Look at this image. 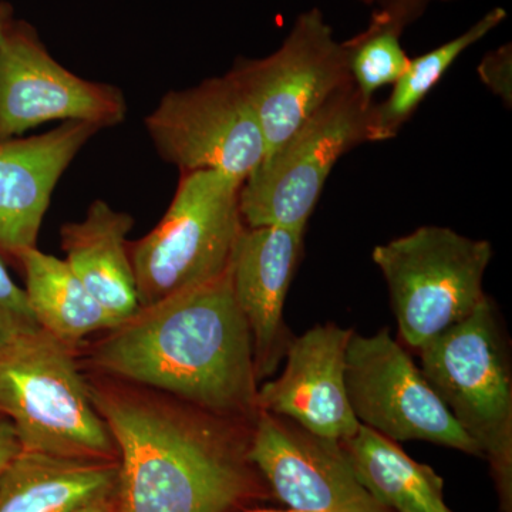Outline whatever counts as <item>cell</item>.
Returning <instances> with one entry per match:
<instances>
[{
  "mask_svg": "<svg viewBox=\"0 0 512 512\" xmlns=\"http://www.w3.org/2000/svg\"><path fill=\"white\" fill-rule=\"evenodd\" d=\"M241 181L218 171L181 173L170 207L138 241L128 242L140 308L214 281L231 264L245 228Z\"/></svg>",
  "mask_w": 512,
  "mask_h": 512,
  "instance_id": "cell-5",
  "label": "cell"
},
{
  "mask_svg": "<svg viewBox=\"0 0 512 512\" xmlns=\"http://www.w3.org/2000/svg\"><path fill=\"white\" fill-rule=\"evenodd\" d=\"M94 366L225 419L254 423L258 377L251 332L228 271L214 281L140 308L107 330Z\"/></svg>",
  "mask_w": 512,
  "mask_h": 512,
  "instance_id": "cell-2",
  "label": "cell"
},
{
  "mask_svg": "<svg viewBox=\"0 0 512 512\" xmlns=\"http://www.w3.org/2000/svg\"><path fill=\"white\" fill-rule=\"evenodd\" d=\"M100 130L66 121L40 136L0 141V255L16 261L37 247L57 183Z\"/></svg>",
  "mask_w": 512,
  "mask_h": 512,
  "instance_id": "cell-14",
  "label": "cell"
},
{
  "mask_svg": "<svg viewBox=\"0 0 512 512\" xmlns=\"http://www.w3.org/2000/svg\"><path fill=\"white\" fill-rule=\"evenodd\" d=\"M505 18L507 12L503 8H494L463 35L426 55L410 59L409 66L394 83L389 99L382 104H375L370 141H384L396 136L397 131L409 120L424 97L440 82L458 57L497 28Z\"/></svg>",
  "mask_w": 512,
  "mask_h": 512,
  "instance_id": "cell-20",
  "label": "cell"
},
{
  "mask_svg": "<svg viewBox=\"0 0 512 512\" xmlns=\"http://www.w3.org/2000/svg\"><path fill=\"white\" fill-rule=\"evenodd\" d=\"M144 124L158 156L180 173L218 171L244 183L265 158L258 119L229 74L164 94Z\"/></svg>",
  "mask_w": 512,
  "mask_h": 512,
  "instance_id": "cell-9",
  "label": "cell"
},
{
  "mask_svg": "<svg viewBox=\"0 0 512 512\" xmlns=\"http://www.w3.org/2000/svg\"><path fill=\"white\" fill-rule=\"evenodd\" d=\"M373 109L352 83L265 156L239 192L245 227L305 231L339 158L372 138Z\"/></svg>",
  "mask_w": 512,
  "mask_h": 512,
  "instance_id": "cell-7",
  "label": "cell"
},
{
  "mask_svg": "<svg viewBox=\"0 0 512 512\" xmlns=\"http://www.w3.org/2000/svg\"><path fill=\"white\" fill-rule=\"evenodd\" d=\"M419 352L427 382L490 463L501 510L512 512V382L493 302Z\"/></svg>",
  "mask_w": 512,
  "mask_h": 512,
  "instance_id": "cell-4",
  "label": "cell"
},
{
  "mask_svg": "<svg viewBox=\"0 0 512 512\" xmlns=\"http://www.w3.org/2000/svg\"><path fill=\"white\" fill-rule=\"evenodd\" d=\"M22 451L18 434L9 419L0 414V473Z\"/></svg>",
  "mask_w": 512,
  "mask_h": 512,
  "instance_id": "cell-25",
  "label": "cell"
},
{
  "mask_svg": "<svg viewBox=\"0 0 512 512\" xmlns=\"http://www.w3.org/2000/svg\"><path fill=\"white\" fill-rule=\"evenodd\" d=\"M360 484L392 512H451L444 503L443 480L433 468L407 456L396 441L359 424L339 441Z\"/></svg>",
  "mask_w": 512,
  "mask_h": 512,
  "instance_id": "cell-18",
  "label": "cell"
},
{
  "mask_svg": "<svg viewBox=\"0 0 512 512\" xmlns=\"http://www.w3.org/2000/svg\"><path fill=\"white\" fill-rule=\"evenodd\" d=\"M481 80L505 103L512 100V53L511 45H505L484 57L478 67Z\"/></svg>",
  "mask_w": 512,
  "mask_h": 512,
  "instance_id": "cell-23",
  "label": "cell"
},
{
  "mask_svg": "<svg viewBox=\"0 0 512 512\" xmlns=\"http://www.w3.org/2000/svg\"><path fill=\"white\" fill-rule=\"evenodd\" d=\"M399 335L414 350L466 320L487 298L484 275L493 258L485 239L446 227H420L373 249Z\"/></svg>",
  "mask_w": 512,
  "mask_h": 512,
  "instance_id": "cell-6",
  "label": "cell"
},
{
  "mask_svg": "<svg viewBox=\"0 0 512 512\" xmlns=\"http://www.w3.org/2000/svg\"><path fill=\"white\" fill-rule=\"evenodd\" d=\"M117 461L20 451L0 473V512H72L116 494Z\"/></svg>",
  "mask_w": 512,
  "mask_h": 512,
  "instance_id": "cell-17",
  "label": "cell"
},
{
  "mask_svg": "<svg viewBox=\"0 0 512 512\" xmlns=\"http://www.w3.org/2000/svg\"><path fill=\"white\" fill-rule=\"evenodd\" d=\"M275 151L336 93L353 83L348 50L319 9L296 20L282 46L264 59H238L229 70Z\"/></svg>",
  "mask_w": 512,
  "mask_h": 512,
  "instance_id": "cell-8",
  "label": "cell"
},
{
  "mask_svg": "<svg viewBox=\"0 0 512 512\" xmlns=\"http://www.w3.org/2000/svg\"><path fill=\"white\" fill-rule=\"evenodd\" d=\"M366 2H372V0H366Z\"/></svg>",
  "mask_w": 512,
  "mask_h": 512,
  "instance_id": "cell-29",
  "label": "cell"
},
{
  "mask_svg": "<svg viewBox=\"0 0 512 512\" xmlns=\"http://www.w3.org/2000/svg\"><path fill=\"white\" fill-rule=\"evenodd\" d=\"M72 512H117L116 508V494L101 497L99 500H94L92 503L82 505Z\"/></svg>",
  "mask_w": 512,
  "mask_h": 512,
  "instance_id": "cell-26",
  "label": "cell"
},
{
  "mask_svg": "<svg viewBox=\"0 0 512 512\" xmlns=\"http://www.w3.org/2000/svg\"><path fill=\"white\" fill-rule=\"evenodd\" d=\"M40 330L25 289L13 281L0 255V353Z\"/></svg>",
  "mask_w": 512,
  "mask_h": 512,
  "instance_id": "cell-22",
  "label": "cell"
},
{
  "mask_svg": "<svg viewBox=\"0 0 512 512\" xmlns=\"http://www.w3.org/2000/svg\"><path fill=\"white\" fill-rule=\"evenodd\" d=\"M248 458L269 490L302 512H392L357 480L339 441L313 436L291 420L256 414Z\"/></svg>",
  "mask_w": 512,
  "mask_h": 512,
  "instance_id": "cell-12",
  "label": "cell"
},
{
  "mask_svg": "<svg viewBox=\"0 0 512 512\" xmlns=\"http://www.w3.org/2000/svg\"><path fill=\"white\" fill-rule=\"evenodd\" d=\"M403 30L372 19L365 32L343 43L348 50L349 70L357 92L367 101L380 87L394 84L409 66L400 35Z\"/></svg>",
  "mask_w": 512,
  "mask_h": 512,
  "instance_id": "cell-21",
  "label": "cell"
},
{
  "mask_svg": "<svg viewBox=\"0 0 512 512\" xmlns=\"http://www.w3.org/2000/svg\"><path fill=\"white\" fill-rule=\"evenodd\" d=\"M0 414L15 427L23 451L117 461L73 348L45 330L0 353Z\"/></svg>",
  "mask_w": 512,
  "mask_h": 512,
  "instance_id": "cell-3",
  "label": "cell"
},
{
  "mask_svg": "<svg viewBox=\"0 0 512 512\" xmlns=\"http://www.w3.org/2000/svg\"><path fill=\"white\" fill-rule=\"evenodd\" d=\"M117 448V512H234L269 487L248 458L252 423L163 393L89 383Z\"/></svg>",
  "mask_w": 512,
  "mask_h": 512,
  "instance_id": "cell-1",
  "label": "cell"
},
{
  "mask_svg": "<svg viewBox=\"0 0 512 512\" xmlns=\"http://www.w3.org/2000/svg\"><path fill=\"white\" fill-rule=\"evenodd\" d=\"M25 275V292L40 328L74 348L117 323L84 288L66 259L30 248L16 259Z\"/></svg>",
  "mask_w": 512,
  "mask_h": 512,
  "instance_id": "cell-19",
  "label": "cell"
},
{
  "mask_svg": "<svg viewBox=\"0 0 512 512\" xmlns=\"http://www.w3.org/2000/svg\"><path fill=\"white\" fill-rule=\"evenodd\" d=\"M133 227L130 214L96 200L83 221L67 222L60 228L67 264L117 325L140 309L128 254L127 237Z\"/></svg>",
  "mask_w": 512,
  "mask_h": 512,
  "instance_id": "cell-16",
  "label": "cell"
},
{
  "mask_svg": "<svg viewBox=\"0 0 512 512\" xmlns=\"http://www.w3.org/2000/svg\"><path fill=\"white\" fill-rule=\"evenodd\" d=\"M15 20V9L5 0H0V42H2L3 36L8 32L9 26L12 25Z\"/></svg>",
  "mask_w": 512,
  "mask_h": 512,
  "instance_id": "cell-27",
  "label": "cell"
},
{
  "mask_svg": "<svg viewBox=\"0 0 512 512\" xmlns=\"http://www.w3.org/2000/svg\"><path fill=\"white\" fill-rule=\"evenodd\" d=\"M303 232L245 227L229 264L235 301L251 332L258 382L275 372L288 349L284 308L301 258Z\"/></svg>",
  "mask_w": 512,
  "mask_h": 512,
  "instance_id": "cell-15",
  "label": "cell"
},
{
  "mask_svg": "<svg viewBox=\"0 0 512 512\" xmlns=\"http://www.w3.org/2000/svg\"><path fill=\"white\" fill-rule=\"evenodd\" d=\"M249 512H302V511L292 510V508H289V510H286V511H279V510H254V511H249Z\"/></svg>",
  "mask_w": 512,
  "mask_h": 512,
  "instance_id": "cell-28",
  "label": "cell"
},
{
  "mask_svg": "<svg viewBox=\"0 0 512 512\" xmlns=\"http://www.w3.org/2000/svg\"><path fill=\"white\" fill-rule=\"evenodd\" d=\"M353 330L318 325L289 342L278 379L259 387V412L291 420L322 439L342 441L359 429L346 392V350Z\"/></svg>",
  "mask_w": 512,
  "mask_h": 512,
  "instance_id": "cell-13",
  "label": "cell"
},
{
  "mask_svg": "<svg viewBox=\"0 0 512 512\" xmlns=\"http://www.w3.org/2000/svg\"><path fill=\"white\" fill-rule=\"evenodd\" d=\"M127 111L119 87L70 72L50 55L29 22L13 20L0 42V141L49 121L116 127Z\"/></svg>",
  "mask_w": 512,
  "mask_h": 512,
  "instance_id": "cell-11",
  "label": "cell"
},
{
  "mask_svg": "<svg viewBox=\"0 0 512 512\" xmlns=\"http://www.w3.org/2000/svg\"><path fill=\"white\" fill-rule=\"evenodd\" d=\"M379 10L373 19L390 23L403 30L407 23L413 22L423 12L430 0H377Z\"/></svg>",
  "mask_w": 512,
  "mask_h": 512,
  "instance_id": "cell-24",
  "label": "cell"
},
{
  "mask_svg": "<svg viewBox=\"0 0 512 512\" xmlns=\"http://www.w3.org/2000/svg\"><path fill=\"white\" fill-rule=\"evenodd\" d=\"M345 380L350 406L362 426L396 443L430 441L481 457L389 328L372 336L352 333Z\"/></svg>",
  "mask_w": 512,
  "mask_h": 512,
  "instance_id": "cell-10",
  "label": "cell"
}]
</instances>
